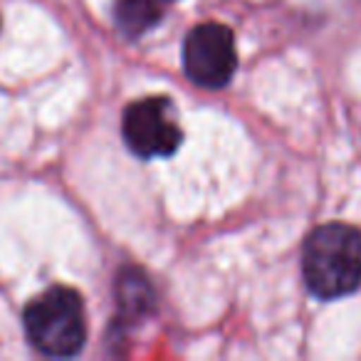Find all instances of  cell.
Instances as JSON below:
<instances>
[{
	"mask_svg": "<svg viewBox=\"0 0 361 361\" xmlns=\"http://www.w3.org/2000/svg\"><path fill=\"white\" fill-rule=\"evenodd\" d=\"M307 290L319 300L351 295L361 285V231L346 223H326L310 233L302 247Z\"/></svg>",
	"mask_w": 361,
	"mask_h": 361,
	"instance_id": "obj_1",
	"label": "cell"
},
{
	"mask_svg": "<svg viewBox=\"0 0 361 361\" xmlns=\"http://www.w3.org/2000/svg\"><path fill=\"white\" fill-rule=\"evenodd\" d=\"M114 297L116 307H119V317L124 322H139L146 314H151L156 305L154 287H151L149 277L139 270V267H124L116 275L114 282Z\"/></svg>",
	"mask_w": 361,
	"mask_h": 361,
	"instance_id": "obj_5",
	"label": "cell"
},
{
	"mask_svg": "<svg viewBox=\"0 0 361 361\" xmlns=\"http://www.w3.org/2000/svg\"><path fill=\"white\" fill-rule=\"evenodd\" d=\"M183 70L188 80L206 90H221L238 70L235 37L221 23H203L183 42Z\"/></svg>",
	"mask_w": 361,
	"mask_h": 361,
	"instance_id": "obj_4",
	"label": "cell"
},
{
	"mask_svg": "<svg viewBox=\"0 0 361 361\" xmlns=\"http://www.w3.org/2000/svg\"><path fill=\"white\" fill-rule=\"evenodd\" d=\"M126 146L141 159H164L178 151L183 134L173 116V104L166 97H146L131 102L121 119Z\"/></svg>",
	"mask_w": 361,
	"mask_h": 361,
	"instance_id": "obj_3",
	"label": "cell"
},
{
	"mask_svg": "<svg viewBox=\"0 0 361 361\" xmlns=\"http://www.w3.org/2000/svg\"><path fill=\"white\" fill-rule=\"evenodd\" d=\"M166 0H116L114 20L126 37H141L164 18Z\"/></svg>",
	"mask_w": 361,
	"mask_h": 361,
	"instance_id": "obj_6",
	"label": "cell"
},
{
	"mask_svg": "<svg viewBox=\"0 0 361 361\" xmlns=\"http://www.w3.org/2000/svg\"><path fill=\"white\" fill-rule=\"evenodd\" d=\"M25 334L40 354L65 359L87 341L85 302L72 287L55 285L25 307Z\"/></svg>",
	"mask_w": 361,
	"mask_h": 361,
	"instance_id": "obj_2",
	"label": "cell"
}]
</instances>
